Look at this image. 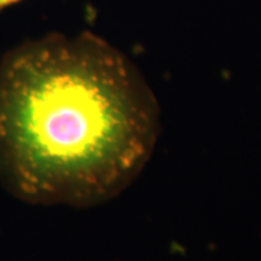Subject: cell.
<instances>
[{"label":"cell","mask_w":261,"mask_h":261,"mask_svg":"<svg viewBox=\"0 0 261 261\" xmlns=\"http://www.w3.org/2000/svg\"><path fill=\"white\" fill-rule=\"evenodd\" d=\"M160 123L138 67L92 32L27 41L0 61V183L23 202H109L148 164Z\"/></svg>","instance_id":"cell-1"},{"label":"cell","mask_w":261,"mask_h":261,"mask_svg":"<svg viewBox=\"0 0 261 261\" xmlns=\"http://www.w3.org/2000/svg\"><path fill=\"white\" fill-rule=\"evenodd\" d=\"M19 2L20 0H0V12L12 6V5H15V3H19Z\"/></svg>","instance_id":"cell-2"}]
</instances>
